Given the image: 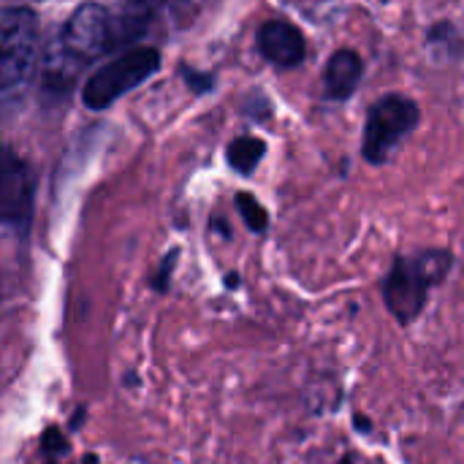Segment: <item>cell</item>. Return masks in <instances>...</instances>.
Listing matches in <instances>:
<instances>
[{
    "label": "cell",
    "mask_w": 464,
    "mask_h": 464,
    "mask_svg": "<svg viewBox=\"0 0 464 464\" xmlns=\"http://www.w3.org/2000/svg\"><path fill=\"white\" fill-rule=\"evenodd\" d=\"M451 264L454 256L449 250H421L411 256H397L392 261L381 283V296L397 324L408 326L424 313L430 291L446 280Z\"/></svg>",
    "instance_id": "cell-1"
},
{
    "label": "cell",
    "mask_w": 464,
    "mask_h": 464,
    "mask_svg": "<svg viewBox=\"0 0 464 464\" xmlns=\"http://www.w3.org/2000/svg\"><path fill=\"white\" fill-rule=\"evenodd\" d=\"M0 87L11 101L22 92L38 60V19L24 5H8L0 14Z\"/></svg>",
    "instance_id": "cell-2"
},
{
    "label": "cell",
    "mask_w": 464,
    "mask_h": 464,
    "mask_svg": "<svg viewBox=\"0 0 464 464\" xmlns=\"http://www.w3.org/2000/svg\"><path fill=\"white\" fill-rule=\"evenodd\" d=\"M160 68V52L155 46H133L101 65L82 87V101L87 109H106L125 92L136 90Z\"/></svg>",
    "instance_id": "cell-3"
},
{
    "label": "cell",
    "mask_w": 464,
    "mask_h": 464,
    "mask_svg": "<svg viewBox=\"0 0 464 464\" xmlns=\"http://www.w3.org/2000/svg\"><path fill=\"white\" fill-rule=\"evenodd\" d=\"M419 120H421L419 103L411 101L408 95L389 92L378 98L370 106L364 122V136H362L364 160L372 166H383L392 158V152L400 147V141L416 130Z\"/></svg>",
    "instance_id": "cell-4"
},
{
    "label": "cell",
    "mask_w": 464,
    "mask_h": 464,
    "mask_svg": "<svg viewBox=\"0 0 464 464\" xmlns=\"http://www.w3.org/2000/svg\"><path fill=\"white\" fill-rule=\"evenodd\" d=\"M63 49L79 60L82 65L98 60L101 54H106L109 49L117 46V30H114V16L109 14V8H103L101 3H82L65 22V27L60 30Z\"/></svg>",
    "instance_id": "cell-5"
},
{
    "label": "cell",
    "mask_w": 464,
    "mask_h": 464,
    "mask_svg": "<svg viewBox=\"0 0 464 464\" xmlns=\"http://www.w3.org/2000/svg\"><path fill=\"white\" fill-rule=\"evenodd\" d=\"M33 201H35V177L30 166L14 152H3L0 169V218L5 231L24 239L33 223Z\"/></svg>",
    "instance_id": "cell-6"
},
{
    "label": "cell",
    "mask_w": 464,
    "mask_h": 464,
    "mask_svg": "<svg viewBox=\"0 0 464 464\" xmlns=\"http://www.w3.org/2000/svg\"><path fill=\"white\" fill-rule=\"evenodd\" d=\"M258 52L277 68H296L307 54L304 33L288 19H269L258 27Z\"/></svg>",
    "instance_id": "cell-7"
},
{
    "label": "cell",
    "mask_w": 464,
    "mask_h": 464,
    "mask_svg": "<svg viewBox=\"0 0 464 464\" xmlns=\"http://www.w3.org/2000/svg\"><path fill=\"white\" fill-rule=\"evenodd\" d=\"M364 76V63L353 49H337L324 71V92L329 101H348Z\"/></svg>",
    "instance_id": "cell-8"
},
{
    "label": "cell",
    "mask_w": 464,
    "mask_h": 464,
    "mask_svg": "<svg viewBox=\"0 0 464 464\" xmlns=\"http://www.w3.org/2000/svg\"><path fill=\"white\" fill-rule=\"evenodd\" d=\"M82 68H84V65H82L79 60H73V57L63 49L60 41H54V44L46 49L44 65H41V87H44V92L57 95V98L68 95V92L73 90V84H76Z\"/></svg>",
    "instance_id": "cell-9"
},
{
    "label": "cell",
    "mask_w": 464,
    "mask_h": 464,
    "mask_svg": "<svg viewBox=\"0 0 464 464\" xmlns=\"http://www.w3.org/2000/svg\"><path fill=\"white\" fill-rule=\"evenodd\" d=\"M169 0H125L120 14L114 16V30H117V46L136 41L139 35L147 33L150 22L158 16V11Z\"/></svg>",
    "instance_id": "cell-10"
},
{
    "label": "cell",
    "mask_w": 464,
    "mask_h": 464,
    "mask_svg": "<svg viewBox=\"0 0 464 464\" xmlns=\"http://www.w3.org/2000/svg\"><path fill=\"white\" fill-rule=\"evenodd\" d=\"M266 155V141L258 136H237L228 150H226V160L237 174H253L256 166L261 163V158Z\"/></svg>",
    "instance_id": "cell-11"
},
{
    "label": "cell",
    "mask_w": 464,
    "mask_h": 464,
    "mask_svg": "<svg viewBox=\"0 0 464 464\" xmlns=\"http://www.w3.org/2000/svg\"><path fill=\"white\" fill-rule=\"evenodd\" d=\"M234 201H237V209H239L245 226H247L253 234H264V231L269 228V215H266L264 204H261L253 193L242 190V193H237Z\"/></svg>",
    "instance_id": "cell-12"
},
{
    "label": "cell",
    "mask_w": 464,
    "mask_h": 464,
    "mask_svg": "<svg viewBox=\"0 0 464 464\" xmlns=\"http://www.w3.org/2000/svg\"><path fill=\"white\" fill-rule=\"evenodd\" d=\"M182 76L188 82V87L196 92V95H204L215 87V76L212 73H201V71H193L190 65H182Z\"/></svg>",
    "instance_id": "cell-13"
},
{
    "label": "cell",
    "mask_w": 464,
    "mask_h": 464,
    "mask_svg": "<svg viewBox=\"0 0 464 464\" xmlns=\"http://www.w3.org/2000/svg\"><path fill=\"white\" fill-rule=\"evenodd\" d=\"M177 250H171V253H166V258L160 261V266H158V275L152 277V288L158 291V294H166V288H169V277H171V266L177 264Z\"/></svg>",
    "instance_id": "cell-14"
},
{
    "label": "cell",
    "mask_w": 464,
    "mask_h": 464,
    "mask_svg": "<svg viewBox=\"0 0 464 464\" xmlns=\"http://www.w3.org/2000/svg\"><path fill=\"white\" fill-rule=\"evenodd\" d=\"M44 454H46V459L49 464L54 462V457H63V454H68V446H65V440L60 438V432L52 427V430H46V435H44Z\"/></svg>",
    "instance_id": "cell-15"
},
{
    "label": "cell",
    "mask_w": 464,
    "mask_h": 464,
    "mask_svg": "<svg viewBox=\"0 0 464 464\" xmlns=\"http://www.w3.org/2000/svg\"><path fill=\"white\" fill-rule=\"evenodd\" d=\"M242 111L245 114H250V117H256V120H266L269 114H272V109H269V101H266V95H261V92H253V95H247L245 98V103H242Z\"/></svg>",
    "instance_id": "cell-16"
},
{
    "label": "cell",
    "mask_w": 464,
    "mask_h": 464,
    "mask_svg": "<svg viewBox=\"0 0 464 464\" xmlns=\"http://www.w3.org/2000/svg\"><path fill=\"white\" fill-rule=\"evenodd\" d=\"M82 464H98V457H92V454H90V457H87Z\"/></svg>",
    "instance_id": "cell-17"
}]
</instances>
